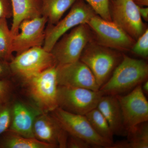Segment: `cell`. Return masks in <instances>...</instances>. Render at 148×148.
I'll list each match as a JSON object with an SVG mask.
<instances>
[{
	"instance_id": "cell-12",
	"label": "cell",
	"mask_w": 148,
	"mask_h": 148,
	"mask_svg": "<svg viewBox=\"0 0 148 148\" xmlns=\"http://www.w3.org/2000/svg\"><path fill=\"white\" fill-rule=\"evenodd\" d=\"M45 16H41L22 21L19 32L13 37L12 49L17 55L32 48L42 47L45 36Z\"/></svg>"
},
{
	"instance_id": "cell-21",
	"label": "cell",
	"mask_w": 148,
	"mask_h": 148,
	"mask_svg": "<svg viewBox=\"0 0 148 148\" xmlns=\"http://www.w3.org/2000/svg\"><path fill=\"white\" fill-rule=\"evenodd\" d=\"M95 132L99 136L113 143L114 134L108 123L97 108L85 115Z\"/></svg>"
},
{
	"instance_id": "cell-17",
	"label": "cell",
	"mask_w": 148,
	"mask_h": 148,
	"mask_svg": "<svg viewBox=\"0 0 148 148\" xmlns=\"http://www.w3.org/2000/svg\"><path fill=\"white\" fill-rule=\"evenodd\" d=\"M12 23L10 30L13 37L19 32L22 21L42 16L40 0H10Z\"/></svg>"
},
{
	"instance_id": "cell-31",
	"label": "cell",
	"mask_w": 148,
	"mask_h": 148,
	"mask_svg": "<svg viewBox=\"0 0 148 148\" xmlns=\"http://www.w3.org/2000/svg\"><path fill=\"white\" fill-rule=\"evenodd\" d=\"M137 5L140 7H147L148 0H132Z\"/></svg>"
},
{
	"instance_id": "cell-13",
	"label": "cell",
	"mask_w": 148,
	"mask_h": 148,
	"mask_svg": "<svg viewBox=\"0 0 148 148\" xmlns=\"http://www.w3.org/2000/svg\"><path fill=\"white\" fill-rule=\"evenodd\" d=\"M58 85L82 88L95 91L100 89L90 69L80 60L56 66Z\"/></svg>"
},
{
	"instance_id": "cell-3",
	"label": "cell",
	"mask_w": 148,
	"mask_h": 148,
	"mask_svg": "<svg viewBox=\"0 0 148 148\" xmlns=\"http://www.w3.org/2000/svg\"><path fill=\"white\" fill-rule=\"evenodd\" d=\"M92 39L93 35L88 25L80 24L62 36L50 52L57 65L76 62L79 60L86 46Z\"/></svg>"
},
{
	"instance_id": "cell-20",
	"label": "cell",
	"mask_w": 148,
	"mask_h": 148,
	"mask_svg": "<svg viewBox=\"0 0 148 148\" xmlns=\"http://www.w3.org/2000/svg\"><path fill=\"white\" fill-rule=\"evenodd\" d=\"M1 146L6 148H54L55 146L43 143L35 138L23 137L11 132L3 139Z\"/></svg>"
},
{
	"instance_id": "cell-27",
	"label": "cell",
	"mask_w": 148,
	"mask_h": 148,
	"mask_svg": "<svg viewBox=\"0 0 148 148\" xmlns=\"http://www.w3.org/2000/svg\"><path fill=\"white\" fill-rule=\"evenodd\" d=\"M10 84L7 81L0 79V105L6 103L10 92Z\"/></svg>"
},
{
	"instance_id": "cell-9",
	"label": "cell",
	"mask_w": 148,
	"mask_h": 148,
	"mask_svg": "<svg viewBox=\"0 0 148 148\" xmlns=\"http://www.w3.org/2000/svg\"><path fill=\"white\" fill-rule=\"evenodd\" d=\"M103 95L100 90L58 85V107L72 113L85 115L97 108Z\"/></svg>"
},
{
	"instance_id": "cell-8",
	"label": "cell",
	"mask_w": 148,
	"mask_h": 148,
	"mask_svg": "<svg viewBox=\"0 0 148 148\" xmlns=\"http://www.w3.org/2000/svg\"><path fill=\"white\" fill-rule=\"evenodd\" d=\"M12 73L26 80L57 65L53 54L42 47L30 49L9 62Z\"/></svg>"
},
{
	"instance_id": "cell-30",
	"label": "cell",
	"mask_w": 148,
	"mask_h": 148,
	"mask_svg": "<svg viewBox=\"0 0 148 148\" xmlns=\"http://www.w3.org/2000/svg\"><path fill=\"white\" fill-rule=\"evenodd\" d=\"M139 11L141 18L146 21H148V8L147 7L139 6Z\"/></svg>"
},
{
	"instance_id": "cell-2",
	"label": "cell",
	"mask_w": 148,
	"mask_h": 148,
	"mask_svg": "<svg viewBox=\"0 0 148 148\" xmlns=\"http://www.w3.org/2000/svg\"><path fill=\"white\" fill-rule=\"evenodd\" d=\"M123 55L120 51L100 45L92 39L86 46L79 60L90 69L100 88L120 63Z\"/></svg>"
},
{
	"instance_id": "cell-11",
	"label": "cell",
	"mask_w": 148,
	"mask_h": 148,
	"mask_svg": "<svg viewBox=\"0 0 148 148\" xmlns=\"http://www.w3.org/2000/svg\"><path fill=\"white\" fill-rule=\"evenodd\" d=\"M141 84L127 94L115 95L121 108L126 132L135 125L148 121V102Z\"/></svg>"
},
{
	"instance_id": "cell-22",
	"label": "cell",
	"mask_w": 148,
	"mask_h": 148,
	"mask_svg": "<svg viewBox=\"0 0 148 148\" xmlns=\"http://www.w3.org/2000/svg\"><path fill=\"white\" fill-rule=\"evenodd\" d=\"M13 36L7 18L0 19V59L9 62L14 58L12 45Z\"/></svg>"
},
{
	"instance_id": "cell-26",
	"label": "cell",
	"mask_w": 148,
	"mask_h": 148,
	"mask_svg": "<svg viewBox=\"0 0 148 148\" xmlns=\"http://www.w3.org/2000/svg\"><path fill=\"white\" fill-rule=\"evenodd\" d=\"M66 147L70 148H90L91 145L80 138L68 135Z\"/></svg>"
},
{
	"instance_id": "cell-6",
	"label": "cell",
	"mask_w": 148,
	"mask_h": 148,
	"mask_svg": "<svg viewBox=\"0 0 148 148\" xmlns=\"http://www.w3.org/2000/svg\"><path fill=\"white\" fill-rule=\"evenodd\" d=\"M56 66L25 80L31 96L44 112H52L58 107Z\"/></svg>"
},
{
	"instance_id": "cell-32",
	"label": "cell",
	"mask_w": 148,
	"mask_h": 148,
	"mask_svg": "<svg viewBox=\"0 0 148 148\" xmlns=\"http://www.w3.org/2000/svg\"><path fill=\"white\" fill-rule=\"evenodd\" d=\"M141 88L143 92L145 95H148V79L144 82L141 84Z\"/></svg>"
},
{
	"instance_id": "cell-5",
	"label": "cell",
	"mask_w": 148,
	"mask_h": 148,
	"mask_svg": "<svg viewBox=\"0 0 148 148\" xmlns=\"http://www.w3.org/2000/svg\"><path fill=\"white\" fill-rule=\"evenodd\" d=\"M93 35V40L100 45L120 51L132 49L136 40L112 21H107L97 14L86 23Z\"/></svg>"
},
{
	"instance_id": "cell-25",
	"label": "cell",
	"mask_w": 148,
	"mask_h": 148,
	"mask_svg": "<svg viewBox=\"0 0 148 148\" xmlns=\"http://www.w3.org/2000/svg\"><path fill=\"white\" fill-rule=\"evenodd\" d=\"M11 106L5 103L0 105V135L10 126Z\"/></svg>"
},
{
	"instance_id": "cell-14",
	"label": "cell",
	"mask_w": 148,
	"mask_h": 148,
	"mask_svg": "<svg viewBox=\"0 0 148 148\" xmlns=\"http://www.w3.org/2000/svg\"><path fill=\"white\" fill-rule=\"evenodd\" d=\"M33 132L34 138L43 143L66 148L69 134L52 116L43 112L38 115L34 122Z\"/></svg>"
},
{
	"instance_id": "cell-23",
	"label": "cell",
	"mask_w": 148,
	"mask_h": 148,
	"mask_svg": "<svg viewBox=\"0 0 148 148\" xmlns=\"http://www.w3.org/2000/svg\"><path fill=\"white\" fill-rule=\"evenodd\" d=\"M101 18L112 21L110 10V0H84Z\"/></svg>"
},
{
	"instance_id": "cell-18",
	"label": "cell",
	"mask_w": 148,
	"mask_h": 148,
	"mask_svg": "<svg viewBox=\"0 0 148 148\" xmlns=\"http://www.w3.org/2000/svg\"><path fill=\"white\" fill-rule=\"evenodd\" d=\"M126 136L127 140L113 143L110 148H148V121L127 130Z\"/></svg>"
},
{
	"instance_id": "cell-28",
	"label": "cell",
	"mask_w": 148,
	"mask_h": 148,
	"mask_svg": "<svg viewBox=\"0 0 148 148\" xmlns=\"http://www.w3.org/2000/svg\"><path fill=\"white\" fill-rule=\"evenodd\" d=\"M12 17L10 0H0V19Z\"/></svg>"
},
{
	"instance_id": "cell-10",
	"label": "cell",
	"mask_w": 148,
	"mask_h": 148,
	"mask_svg": "<svg viewBox=\"0 0 148 148\" xmlns=\"http://www.w3.org/2000/svg\"><path fill=\"white\" fill-rule=\"evenodd\" d=\"M112 21L136 40L147 29L132 0H110Z\"/></svg>"
},
{
	"instance_id": "cell-24",
	"label": "cell",
	"mask_w": 148,
	"mask_h": 148,
	"mask_svg": "<svg viewBox=\"0 0 148 148\" xmlns=\"http://www.w3.org/2000/svg\"><path fill=\"white\" fill-rule=\"evenodd\" d=\"M132 53L143 58L147 59L148 56V28L143 34L136 40L132 49Z\"/></svg>"
},
{
	"instance_id": "cell-1",
	"label": "cell",
	"mask_w": 148,
	"mask_h": 148,
	"mask_svg": "<svg viewBox=\"0 0 148 148\" xmlns=\"http://www.w3.org/2000/svg\"><path fill=\"white\" fill-rule=\"evenodd\" d=\"M148 65L143 59L123 54L120 63L108 80L100 87L103 95H121L148 79Z\"/></svg>"
},
{
	"instance_id": "cell-7",
	"label": "cell",
	"mask_w": 148,
	"mask_h": 148,
	"mask_svg": "<svg viewBox=\"0 0 148 148\" xmlns=\"http://www.w3.org/2000/svg\"><path fill=\"white\" fill-rule=\"evenodd\" d=\"M52 116L69 135L86 141L92 147L110 148L113 143L95 132L85 115L69 112L58 107Z\"/></svg>"
},
{
	"instance_id": "cell-4",
	"label": "cell",
	"mask_w": 148,
	"mask_h": 148,
	"mask_svg": "<svg viewBox=\"0 0 148 148\" xmlns=\"http://www.w3.org/2000/svg\"><path fill=\"white\" fill-rule=\"evenodd\" d=\"M64 18L55 24H49L45 28V36L42 47L51 51L56 43L62 36L80 24H86L96 13L84 0H77Z\"/></svg>"
},
{
	"instance_id": "cell-15",
	"label": "cell",
	"mask_w": 148,
	"mask_h": 148,
	"mask_svg": "<svg viewBox=\"0 0 148 148\" xmlns=\"http://www.w3.org/2000/svg\"><path fill=\"white\" fill-rule=\"evenodd\" d=\"M42 111L26 103L16 101L11 106V132L29 138H35L33 132L34 122Z\"/></svg>"
},
{
	"instance_id": "cell-29",
	"label": "cell",
	"mask_w": 148,
	"mask_h": 148,
	"mask_svg": "<svg viewBox=\"0 0 148 148\" xmlns=\"http://www.w3.org/2000/svg\"><path fill=\"white\" fill-rule=\"evenodd\" d=\"M11 73L9 62L0 59V79H3Z\"/></svg>"
},
{
	"instance_id": "cell-16",
	"label": "cell",
	"mask_w": 148,
	"mask_h": 148,
	"mask_svg": "<svg viewBox=\"0 0 148 148\" xmlns=\"http://www.w3.org/2000/svg\"><path fill=\"white\" fill-rule=\"evenodd\" d=\"M97 108L106 118L114 135L126 136L121 108L115 95H103Z\"/></svg>"
},
{
	"instance_id": "cell-19",
	"label": "cell",
	"mask_w": 148,
	"mask_h": 148,
	"mask_svg": "<svg viewBox=\"0 0 148 148\" xmlns=\"http://www.w3.org/2000/svg\"><path fill=\"white\" fill-rule=\"evenodd\" d=\"M77 0H40L42 16L47 18L49 24H55Z\"/></svg>"
}]
</instances>
